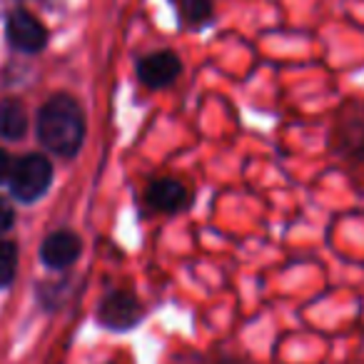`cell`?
<instances>
[{
  "mask_svg": "<svg viewBox=\"0 0 364 364\" xmlns=\"http://www.w3.org/2000/svg\"><path fill=\"white\" fill-rule=\"evenodd\" d=\"M53 182V165L43 155H26L13 165L11 190L21 203L38 200Z\"/></svg>",
  "mask_w": 364,
  "mask_h": 364,
  "instance_id": "cell-2",
  "label": "cell"
},
{
  "mask_svg": "<svg viewBox=\"0 0 364 364\" xmlns=\"http://www.w3.org/2000/svg\"><path fill=\"white\" fill-rule=\"evenodd\" d=\"M142 307L130 292H112L102 299L97 319L107 329H130L140 322Z\"/></svg>",
  "mask_w": 364,
  "mask_h": 364,
  "instance_id": "cell-4",
  "label": "cell"
},
{
  "mask_svg": "<svg viewBox=\"0 0 364 364\" xmlns=\"http://www.w3.org/2000/svg\"><path fill=\"white\" fill-rule=\"evenodd\" d=\"M147 203L160 213H177L188 205V190L177 180H157L147 188Z\"/></svg>",
  "mask_w": 364,
  "mask_h": 364,
  "instance_id": "cell-7",
  "label": "cell"
},
{
  "mask_svg": "<svg viewBox=\"0 0 364 364\" xmlns=\"http://www.w3.org/2000/svg\"><path fill=\"white\" fill-rule=\"evenodd\" d=\"M13 220H16V213H13V205L8 203L6 198H0V235L8 232L13 228Z\"/></svg>",
  "mask_w": 364,
  "mask_h": 364,
  "instance_id": "cell-11",
  "label": "cell"
},
{
  "mask_svg": "<svg viewBox=\"0 0 364 364\" xmlns=\"http://www.w3.org/2000/svg\"><path fill=\"white\" fill-rule=\"evenodd\" d=\"M38 137L50 152L73 157L85 140V115L73 97L55 95L38 112Z\"/></svg>",
  "mask_w": 364,
  "mask_h": 364,
  "instance_id": "cell-1",
  "label": "cell"
},
{
  "mask_svg": "<svg viewBox=\"0 0 364 364\" xmlns=\"http://www.w3.org/2000/svg\"><path fill=\"white\" fill-rule=\"evenodd\" d=\"M13 167H11V157H8L6 150H0V182H6L11 177Z\"/></svg>",
  "mask_w": 364,
  "mask_h": 364,
  "instance_id": "cell-12",
  "label": "cell"
},
{
  "mask_svg": "<svg viewBox=\"0 0 364 364\" xmlns=\"http://www.w3.org/2000/svg\"><path fill=\"white\" fill-rule=\"evenodd\" d=\"M80 237L70 230H60V232H53L46 237L41 247V257L48 267L53 269H63V267H70L73 262L77 259L80 255Z\"/></svg>",
  "mask_w": 364,
  "mask_h": 364,
  "instance_id": "cell-6",
  "label": "cell"
},
{
  "mask_svg": "<svg viewBox=\"0 0 364 364\" xmlns=\"http://www.w3.org/2000/svg\"><path fill=\"white\" fill-rule=\"evenodd\" d=\"M180 58L170 50L152 53V55L142 58L137 65V77L150 87H165L170 82H175V77L180 75Z\"/></svg>",
  "mask_w": 364,
  "mask_h": 364,
  "instance_id": "cell-5",
  "label": "cell"
},
{
  "mask_svg": "<svg viewBox=\"0 0 364 364\" xmlns=\"http://www.w3.org/2000/svg\"><path fill=\"white\" fill-rule=\"evenodd\" d=\"M28 130V115L26 107L18 100H3L0 102V137L6 140H18Z\"/></svg>",
  "mask_w": 364,
  "mask_h": 364,
  "instance_id": "cell-8",
  "label": "cell"
},
{
  "mask_svg": "<svg viewBox=\"0 0 364 364\" xmlns=\"http://www.w3.org/2000/svg\"><path fill=\"white\" fill-rule=\"evenodd\" d=\"M6 33H8L11 46L23 53H38V50H43L48 43L46 26H43L41 21H36V18L26 11H13L11 16H8Z\"/></svg>",
  "mask_w": 364,
  "mask_h": 364,
  "instance_id": "cell-3",
  "label": "cell"
},
{
  "mask_svg": "<svg viewBox=\"0 0 364 364\" xmlns=\"http://www.w3.org/2000/svg\"><path fill=\"white\" fill-rule=\"evenodd\" d=\"M18 267V250L8 240H0V287H8L16 277Z\"/></svg>",
  "mask_w": 364,
  "mask_h": 364,
  "instance_id": "cell-9",
  "label": "cell"
},
{
  "mask_svg": "<svg viewBox=\"0 0 364 364\" xmlns=\"http://www.w3.org/2000/svg\"><path fill=\"white\" fill-rule=\"evenodd\" d=\"M182 16L185 21L198 26V23H205L213 13V0H180Z\"/></svg>",
  "mask_w": 364,
  "mask_h": 364,
  "instance_id": "cell-10",
  "label": "cell"
}]
</instances>
